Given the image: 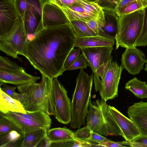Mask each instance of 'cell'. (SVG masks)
<instances>
[{
    "label": "cell",
    "instance_id": "18",
    "mask_svg": "<svg viewBox=\"0 0 147 147\" xmlns=\"http://www.w3.org/2000/svg\"><path fill=\"white\" fill-rule=\"evenodd\" d=\"M115 40L103 36H95L76 37L74 47L84 48L113 46Z\"/></svg>",
    "mask_w": 147,
    "mask_h": 147
},
{
    "label": "cell",
    "instance_id": "4",
    "mask_svg": "<svg viewBox=\"0 0 147 147\" xmlns=\"http://www.w3.org/2000/svg\"><path fill=\"white\" fill-rule=\"evenodd\" d=\"M107 101L98 99L90 101L86 115V125L93 132L107 136L115 135L123 136L119 125L108 111Z\"/></svg>",
    "mask_w": 147,
    "mask_h": 147
},
{
    "label": "cell",
    "instance_id": "35",
    "mask_svg": "<svg viewBox=\"0 0 147 147\" xmlns=\"http://www.w3.org/2000/svg\"><path fill=\"white\" fill-rule=\"evenodd\" d=\"M92 131L90 128L86 125L74 132L76 136L79 139L88 142Z\"/></svg>",
    "mask_w": 147,
    "mask_h": 147
},
{
    "label": "cell",
    "instance_id": "40",
    "mask_svg": "<svg viewBox=\"0 0 147 147\" xmlns=\"http://www.w3.org/2000/svg\"><path fill=\"white\" fill-rule=\"evenodd\" d=\"M14 3L19 15L22 18L27 7L26 0H15Z\"/></svg>",
    "mask_w": 147,
    "mask_h": 147
},
{
    "label": "cell",
    "instance_id": "23",
    "mask_svg": "<svg viewBox=\"0 0 147 147\" xmlns=\"http://www.w3.org/2000/svg\"><path fill=\"white\" fill-rule=\"evenodd\" d=\"M48 130L45 128L25 133L21 147H37L41 141L47 135Z\"/></svg>",
    "mask_w": 147,
    "mask_h": 147
},
{
    "label": "cell",
    "instance_id": "17",
    "mask_svg": "<svg viewBox=\"0 0 147 147\" xmlns=\"http://www.w3.org/2000/svg\"><path fill=\"white\" fill-rule=\"evenodd\" d=\"M61 8L70 22L78 20L87 22L92 20L104 16V14L98 16L87 10L76 3L73 5Z\"/></svg>",
    "mask_w": 147,
    "mask_h": 147
},
{
    "label": "cell",
    "instance_id": "22",
    "mask_svg": "<svg viewBox=\"0 0 147 147\" xmlns=\"http://www.w3.org/2000/svg\"><path fill=\"white\" fill-rule=\"evenodd\" d=\"M24 134L12 130L0 135V147H21Z\"/></svg>",
    "mask_w": 147,
    "mask_h": 147
},
{
    "label": "cell",
    "instance_id": "41",
    "mask_svg": "<svg viewBox=\"0 0 147 147\" xmlns=\"http://www.w3.org/2000/svg\"><path fill=\"white\" fill-rule=\"evenodd\" d=\"M110 140L102 135L92 131L88 142L90 143H97Z\"/></svg>",
    "mask_w": 147,
    "mask_h": 147
},
{
    "label": "cell",
    "instance_id": "43",
    "mask_svg": "<svg viewBox=\"0 0 147 147\" xmlns=\"http://www.w3.org/2000/svg\"><path fill=\"white\" fill-rule=\"evenodd\" d=\"M0 89L3 92L13 98L14 94L16 92L15 90L17 88L16 86H11L7 85L6 83L0 82Z\"/></svg>",
    "mask_w": 147,
    "mask_h": 147
},
{
    "label": "cell",
    "instance_id": "5",
    "mask_svg": "<svg viewBox=\"0 0 147 147\" xmlns=\"http://www.w3.org/2000/svg\"><path fill=\"white\" fill-rule=\"evenodd\" d=\"M146 8L119 16L115 40L117 49L119 46L125 48L136 47L143 26Z\"/></svg>",
    "mask_w": 147,
    "mask_h": 147
},
{
    "label": "cell",
    "instance_id": "13",
    "mask_svg": "<svg viewBox=\"0 0 147 147\" xmlns=\"http://www.w3.org/2000/svg\"><path fill=\"white\" fill-rule=\"evenodd\" d=\"M107 108L120 128L126 141L131 142L141 134L139 128L130 119L113 106L108 105Z\"/></svg>",
    "mask_w": 147,
    "mask_h": 147
},
{
    "label": "cell",
    "instance_id": "37",
    "mask_svg": "<svg viewBox=\"0 0 147 147\" xmlns=\"http://www.w3.org/2000/svg\"><path fill=\"white\" fill-rule=\"evenodd\" d=\"M129 141L115 142L111 140L103 142L94 143V147H125L123 145H128Z\"/></svg>",
    "mask_w": 147,
    "mask_h": 147
},
{
    "label": "cell",
    "instance_id": "27",
    "mask_svg": "<svg viewBox=\"0 0 147 147\" xmlns=\"http://www.w3.org/2000/svg\"><path fill=\"white\" fill-rule=\"evenodd\" d=\"M17 113L24 118L43 124L49 129L52 123V120L49 115L40 111L27 112L26 114Z\"/></svg>",
    "mask_w": 147,
    "mask_h": 147
},
{
    "label": "cell",
    "instance_id": "1",
    "mask_svg": "<svg viewBox=\"0 0 147 147\" xmlns=\"http://www.w3.org/2000/svg\"><path fill=\"white\" fill-rule=\"evenodd\" d=\"M76 36L69 23L44 28L27 42L25 57L42 74L53 78L64 72V65L74 47Z\"/></svg>",
    "mask_w": 147,
    "mask_h": 147
},
{
    "label": "cell",
    "instance_id": "25",
    "mask_svg": "<svg viewBox=\"0 0 147 147\" xmlns=\"http://www.w3.org/2000/svg\"><path fill=\"white\" fill-rule=\"evenodd\" d=\"M146 83L135 77L125 84V88L130 91L138 98L142 99L146 98H147V85Z\"/></svg>",
    "mask_w": 147,
    "mask_h": 147
},
{
    "label": "cell",
    "instance_id": "15",
    "mask_svg": "<svg viewBox=\"0 0 147 147\" xmlns=\"http://www.w3.org/2000/svg\"><path fill=\"white\" fill-rule=\"evenodd\" d=\"M105 23L101 28L98 35L115 40L117 33L119 16L116 11L107 8H102Z\"/></svg>",
    "mask_w": 147,
    "mask_h": 147
},
{
    "label": "cell",
    "instance_id": "45",
    "mask_svg": "<svg viewBox=\"0 0 147 147\" xmlns=\"http://www.w3.org/2000/svg\"><path fill=\"white\" fill-rule=\"evenodd\" d=\"M135 0H121L117 5L115 10L118 11L122 7L131 2Z\"/></svg>",
    "mask_w": 147,
    "mask_h": 147
},
{
    "label": "cell",
    "instance_id": "6",
    "mask_svg": "<svg viewBox=\"0 0 147 147\" xmlns=\"http://www.w3.org/2000/svg\"><path fill=\"white\" fill-rule=\"evenodd\" d=\"M28 37L22 18L19 16L11 29L0 36V50L14 58H19V55L24 56Z\"/></svg>",
    "mask_w": 147,
    "mask_h": 147
},
{
    "label": "cell",
    "instance_id": "14",
    "mask_svg": "<svg viewBox=\"0 0 147 147\" xmlns=\"http://www.w3.org/2000/svg\"><path fill=\"white\" fill-rule=\"evenodd\" d=\"M127 113L141 134L147 136V101L135 103L128 107Z\"/></svg>",
    "mask_w": 147,
    "mask_h": 147
},
{
    "label": "cell",
    "instance_id": "30",
    "mask_svg": "<svg viewBox=\"0 0 147 147\" xmlns=\"http://www.w3.org/2000/svg\"><path fill=\"white\" fill-rule=\"evenodd\" d=\"M12 130L23 132L17 125L7 117L5 114L0 112V135Z\"/></svg>",
    "mask_w": 147,
    "mask_h": 147
},
{
    "label": "cell",
    "instance_id": "48",
    "mask_svg": "<svg viewBox=\"0 0 147 147\" xmlns=\"http://www.w3.org/2000/svg\"><path fill=\"white\" fill-rule=\"evenodd\" d=\"M145 70L147 71V60L146 64V67L145 69Z\"/></svg>",
    "mask_w": 147,
    "mask_h": 147
},
{
    "label": "cell",
    "instance_id": "24",
    "mask_svg": "<svg viewBox=\"0 0 147 147\" xmlns=\"http://www.w3.org/2000/svg\"><path fill=\"white\" fill-rule=\"evenodd\" d=\"M47 136L51 142L73 139H78L74 131L65 127L49 129L47 131Z\"/></svg>",
    "mask_w": 147,
    "mask_h": 147
},
{
    "label": "cell",
    "instance_id": "7",
    "mask_svg": "<svg viewBox=\"0 0 147 147\" xmlns=\"http://www.w3.org/2000/svg\"><path fill=\"white\" fill-rule=\"evenodd\" d=\"M54 102L55 116L59 122L64 124L69 123L71 120V100L67 91L57 79L54 78L52 81Z\"/></svg>",
    "mask_w": 147,
    "mask_h": 147
},
{
    "label": "cell",
    "instance_id": "26",
    "mask_svg": "<svg viewBox=\"0 0 147 147\" xmlns=\"http://www.w3.org/2000/svg\"><path fill=\"white\" fill-rule=\"evenodd\" d=\"M70 25L76 37H81L97 35L88 25L86 22L78 20L70 22Z\"/></svg>",
    "mask_w": 147,
    "mask_h": 147
},
{
    "label": "cell",
    "instance_id": "33",
    "mask_svg": "<svg viewBox=\"0 0 147 147\" xmlns=\"http://www.w3.org/2000/svg\"><path fill=\"white\" fill-rule=\"evenodd\" d=\"M147 46V7L146 8L145 19L141 34L137 40L135 47Z\"/></svg>",
    "mask_w": 147,
    "mask_h": 147
},
{
    "label": "cell",
    "instance_id": "3",
    "mask_svg": "<svg viewBox=\"0 0 147 147\" xmlns=\"http://www.w3.org/2000/svg\"><path fill=\"white\" fill-rule=\"evenodd\" d=\"M93 75H88L81 69L76 78V84L71 102V120L70 126L80 128L84 125L88 111L91 91L93 82Z\"/></svg>",
    "mask_w": 147,
    "mask_h": 147
},
{
    "label": "cell",
    "instance_id": "32",
    "mask_svg": "<svg viewBox=\"0 0 147 147\" xmlns=\"http://www.w3.org/2000/svg\"><path fill=\"white\" fill-rule=\"evenodd\" d=\"M26 1L27 7L32 10L42 21L43 5L45 2L48 1V0H26Z\"/></svg>",
    "mask_w": 147,
    "mask_h": 147
},
{
    "label": "cell",
    "instance_id": "11",
    "mask_svg": "<svg viewBox=\"0 0 147 147\" xmlns=\"http://www.w3.org/2000/svg\"><path fill=\"white\" fill-rule=\"evenodd\" d=\"M121 65L130 74L135 75L143 69L147 60L144 53L136 47L126 48L122 54Z\"/></svg>",
    "mask_w": 147,
    "mask_h": 147
},
{
    "label": "cell",
    "instance_id": "20",
    "mask_svg": "<svg viewBox=\"0 0 147 147\" xmlns=\"http://www.w3.org/2000/svg\"><path fill=\"white\" fill-rule=\"evenodd\" d=\"M28 35L35 36L44 28L42 22L30 9L27 8L22 18Z\"/></svg>",
    "mask_w": 147,
    "mask_h": 147
},
{
    "label": "cell",
    "instance_id": "29",
    "mask_svg": "<svg viewBox=\"0 0 147 147\" xmlns=\"http://www.w3.org/2000/svg\"><path fill=\"white\" fill-rule=\"evenodd\" d=\"M89 147L91 143L78 139H70L51 142L50 147Z\"/></svg>",
    "mask_w": 147,
    "mask_h": 147
},
{
    "label": "cell",
    "instance_id": "39",
    "mask_svg": "<svg viewBox=\"0 0 147 147\" xmlns=\"http://www.w3.org/2000/svg\"><path fill=\"white\" fill-rule=\"evenodd\" d=\"M121 0H98V4L102 8L115 10V8Z\"/></svg>",
    "mask_w": 147,
    "mask_h": 147
},
{
    "label": "cell",
    "instance_id": "36",
    "mask_svg": "<svg viewBox=\"0 0 147 147\" xmlns=\"http://www.w3.org/2000/svg\"><path fill=\"white\" fill-rule=\"evenodd\" d=\"M81 51V49L79 48L76 49L73 48L71 50L64 63V69L70 66L75 61L80 55Z\"/></svg>",
    "mask_w": 147,
    "mask_h": 147
},
{
    "label": "cell",
    "instance_id": "38",
    "mask_svg": "<svg viewBox=\"0 0 147 147\" xmlns=\"http://www.w3.org/2000/svg\"><path fill=\"white\" fill-rule=\"evenodd\" d=\"M129 146L132 147H147V136L141 134L129 142Z\"/></svg>",
    "mask_w": 147,
    "mask_h": 147
},
{
    "label": "cell",
    "instance_id": "28",
    "mask_svg": "<svg viewBox=\"0 0 147 147\" xmlns=\"http://www.w3.org/2000/svg\"><path fill=\"white\" fill-rule=\"evenodd\" d=\"M147 7V0H135L116 11L118 16L132 13Z\"/></svg>",
    "mask_w": 147,
    "mask_h": 147
},
{
    "label": "cell",
    "instance_id": "46",
    "mask_svg": "<svg viewBox=\"0 0 147 147\" xmlns=\"http://www.w3.org/2000/svg\"><path fill=\"white\" fill-rule=\"evenodd\" d=\"M13 98L20 102L22 105L24 103L25 96L22 93L16 92L14 94Z\"/></svg>",
    "mask_w": 147,
    "mask_h": 147
},
{
    "label": "cell",
    "instance_id": "21",
    "mask_svg": "<svg viewBox=\"0 0 147 147\" xmlns=\"http://www.w3.org/2000/svg\"><path fill=\"white\" fill-rule=\"evenodd\" d=\"M5 114L8 119L17 125L24 133L42 128L49 129L45 125L24 118L16 112L9 111Z\"/></svg>",
    "mask_w": 147,
    "mask_h": 147
},
{
    "label": "cell",
    "instance_id": "44",
    "mask_svg": "<svg viewBox=\"0 0 147 147\" xmlns=\"http://www.w3.org/2000/svg\"><path fill=\"white\" fill-rule=\"evenodd\" d=\"M51 142L47 135L41 141L37 147H50Z\"/></svg>",
    "mask_w": 147,
    "mask_h": 147
},
{
    "label": "cell",
    "instance_id": "42",
    "mask_svg": "<svg viewBox=\"0 0 147 147\" xmlns=\"http://www.w3.org/2000/svg\"><path fill=\"white\" fill-rule=\"evenodd\" d=\"M77 0H48L49 1L56 4L60 7H66L75 5Z\"/></svg>",
    "mask_w": 147,
    "mask_h": 147
},
{
    "label": "cell",
    "instance_id": "8",
    "mask_svg": "<svg viewBox=\"0 0 147 147\" xmlns=\"http://www.w3.org/2000/svg\"><path fill=\"white\" fill-rule=\"evenodd\" d=\"M124 68L116 61H111L108 64L101 79V85L99 90L101 98L107 101L118 96V86Z\"/></svg>",
    "mask_w": 147,
    "mask_h": 147
},
{
    "label": "cell",
    "instance_id": "12",
    "mask_svg": "<svg viewBox=\"0 0 147 147\" xmlns=\"http://www.w3.org/2000/svg\"><path fill=\"white\" fill-rule=\"evenodd\" d=\"M19 16L14 1L0 0V36L11 29Z\"/></svg>",
    "mask_w": 147,
    "mask_h": 147
},
{
    "label": "cell",
    "instance_id": "16",
    "mask_svg": "<svg viewBox=\"0 0 147 147\" xmlns=\"http://www.w3.org/2000/svg\"><path fill=\"white\" fill-rule=\"evenodd\" d=\"M40 79L39 77L33 76L27 73L26 71L11 72L0 69V82L18 86L31 82H36Z\"/></svg>",
    "mask_w": 147,
    "mask_h": 147
},
{
    "label": "cell",
    "instance_id": "47",
    "mask_svg": "<svg viewBox=\"0 0 147 147\" xmlns=\"http://www.w3.org/2000/svg\"><path fill=\"white\" fill-rule=\"evenodd\" d=\"M88 1L97 3L98 0H86Z\"/></svg>",
    "mask_w": 147,
    "mask_h": 147
},
{
    "label": "cell",
    "instance_id": "49",
    "mask_svg": "<svg viewBox=\"0 0 147 147\" xmlns=\"http://www.w3.org/2000/svg\"><path fill=\"white\" fill-rule=\"evenodd\" d=\"M12 0V1H15V0Z\"/></svg>",
    "mask_w": 147,
    "mask_h": 147
},
{
    "label": "cell",
    "instance_id": "19",
    "mask_svg": "<svg viewBox=\"0 0 147 147\" xmlns=\"http://www.w3.org/2000/svg\"><path fill=\"white\" fill-rule=\"evenodd\" d=\"M0 111L4 114L9 111L24 114L27 113L20 102L6 94L0 89Z\"/></svg>",
    "mask_w": 147,
    "mask_h": 147
},
{
    "label": "cell",
    "instance_id": "10",
    "mask_svg": "<svg viewBox=\"0 0 147 147\" xmlns=\"http://www.w3.org/2000/svg\"><path fill=\"white\" fill-rule=\"evenodd\" d=\"M42 21L44 28L60 26L70 22L60 7L49 1L45 2L43 5Z\"/></svg>",
    "mask_w": 147,
    "mask_h": 147
},
{
    "label": "cell",
    "instance_id": "9",
    "mask_svg": "<svg viewBox=\"0 0 147 147\" xmlns=\"http://www.w3.org/2000/svg\"><path fill=\"white\" fill-rule=\"evenodd\" d=\"M113 49V46H111L84 48L81 50L88 66L91 68L94 75L100 66L112 61L111 53Z\"/></svg>",
    "mask_w": 147,
    "mask_h": 147
},
{
    "label": "cell",
    "instance_id": "2",
    "mask_svg": "<svg viewBox=\"0 0 147 147\" xmlns=\"http://www.w3.org/2000/svg\"><path fill=\"white\" fill-rule=\"evenodd\" d=\"M53 79L42 75L39 83L17 86L19 91L24 96L23 105L27 112L40 111L49 116L55 115Z\"/></svg>",
    "mask_w": 147,
    "mask_h": 147
},
{
    "label": "cell",
    "instance_id": "31",
    "mask_svg": "<svg viewBox=\"0 0 147 147\" xmlns=\"http://www.w3.org/2000/svg\"><path fill=\"white\" fill-rule=\"evenodd\" d=\"M0 69L11 72L25 71L23 67L20 66L8 58L1 56H0Z\"/></svg>",
    "mask_w": 147,
    "mask_h": 147
},
{
    "label": "cell",
    "instance_id": "34",
    "mask_svg": "<svg viewBox=\"0 0 147 147\" xmlns=\"http://www.w3.org/2000/svg\"><path fill=\"white\" fill-rule=\"evenodd\" d=\"M88 66L85 58L82 53L80 54L75 61L69 66L65 68L63 72L66 70H74L78 69H84Z\"/></svg>",
    "mask_w": 147,
    "mask_h": 147
}]
</instances>
